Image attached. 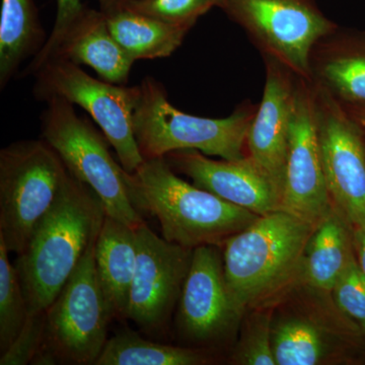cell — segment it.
<instances>
[{"label":"cell","mask_w":365,"mask_h":365,"mask_svg":"<svg viewBox=\"0 0 365 365\" xmlns=\"http://www.w3.org/2000/svg\"><path fill=\"white\" fill-rule=\"evenodd\" d=\"M105 217L95 192L69 173L56 203L14 264L30 314L51 306L97 240Z\"/></svg>","instance_id":"1"},{"label":"cell","mask_w":365,"mask_h":365,"mask_svg":"<svg viewBox=\"0 0 365 365\" xmlns=\"http://www.w3.org/2000/svg\"><path fill=\"white\" fill-rule=\"evenodd\" d=\"M126 182L137 210L155 216L163 239L185 248L205 245L222 248L228 237L259 217L184 181L165 158L144 160L135 172L126 173Z\"/></svg>","instance_id":"2"},{"label":"cell","mask_w":365,"mask_h":365,"mask_svg":"<svg viewBox=\"0 0 365 365\" xmlns=\"http://www.w3.org/2000/svg\"><path fill=\"white\" fill-rule=\"evenodd\" d=\"M316 227L279 209L228 237L222 246L223 270L241 313L277 294L302 272L304 251Z\"/></svg>","instance_id":"3"},{"label":"cell","mask_w":365,"mask_h":365,"mask_svg":"<svg viewBox=\"0 0 365 365\" xmlns=\"http://www.w3.org/2000/svg\"><path fill=\"white\" fill-rule=\"evenodd\" d=\"M139 91L133 131L144 160L188 150L227 160L247 157V137L257 111L253 106H242L225 118L200 117L170 104L167 91L155 78H144Z\"/></svg>","instance_id":"4"},{"label":"cell","mask_w":365,"mask_h":365,"mask_svg":"<svg viewBox=\"0 0 365 365\" xmlns=\"http://www.w3.org/2000/svg\"><path fill=\"white\" fill-rule=\"evenodd\" d=\"M42 139L58 153L72 176L95 192L106 215L137 228L145 222L129 195L126 170L112 157L109 141L74 105L61 98L46 101Z\"/></svg>","instance_id":"5"},{"label":"cell","mask_w":365,"mask_h":365,"mask_svg":"<svg viewBox=\"0 0 365 365\" xmlns=\"http://www.w3.org/2000/svg\"><path fill=\"white\" fill-rule=\"evenodd\" d=\"M69 177L44 139L21 140L0 151V239L9 253H23L51 210Z\"/></svg>","instance_id":"6"},{"label":"cell","mask_w":365,"mask_h":365,"mask_svg":"<svg viewBox=\"0 0 365 365\" xmlns=\"http://www.w3.org/2000/svg\"><path fill=\"white\" fill-rule=\"evenodd\" d=\"M96 242L46 309L44 341L32 364L96 365L102 354L113 317L98 282Z\"/></svg>","instance_id":"7"},{"label":"cell","mask_w":365,"mask_h":365,"mask_svg":"<svg viewBox=\"0 0 365 365\" xmlns=\"http://www.w3.org/2000/svg\"><path fill=\"white\" fill-rule=\"evenodd\" d=\"M222 11L241 26L263 58L312 81L314 46L337 30L317 0H225Z\"/></svg>","instance_id":"8"},{"label":"cell","mask_w":365,"mask_h":365,"mask_svg":"<svg viewBox=\"0 0 365 365\" xmlns=\"http://www.w3.org/2000/svg\"><path fill=\"white\" fill-rule=\"evenodd\" d=\"M34 93L39 101L57 97L83 108L116 151L123 169L134 173L144 158L133 131L139 86H126L91 78L71 60L55 57L34 74Z\"/></svg>","instance_id":"9"},{"label":"cell","mask_w":365,"mask_h":365,"mask_svg":"<svg viewBox=\"0 0 365 365\" xmlns=\"http://www.w3.org/2000/svg\"><path fill=\"white\" fill-rule=\"evenodd\" d=\"M314 86L319 145L331 200L352 228L361 227L365 225V132L342 102L318 83Z\"/></svg>","instance_id":"10"},{"label":"cell","mask_w":365,"mask_h":365,"mask_svg":"<svg viewBox=\"0 0 365 365\" xmlns=\"http://www.w3.org/2000/svg\"><path fill=\"white\" fill-rule=\"evenodd\" d=\"M333 206L319 145L314 83L297 78L281 209L318 225Z\"/></svg>","instance_id":"11"},{"label":"cell","mask_w":365,"mask_h":365,"mask_svg":"<svg viewBox=\"0 0 365 365\" xmlns=\"http://www.w3.org/2000/svg\"><path fill=\"white\" fill-rule=\"evenodd\" d=\"M135 230L137 263L127 319L146 335L160 336L179 302L193 250L162 239L146 222Z\"/></svg>","instance_id":"12"},{"label":"cell","mask_w":365,"mask_h":365,"mask_svg":"<svg viewBox=\"0 0 365 365\" xmlns=\"http://www.w3.org/2000/svg\"><path fill=\"white\" fill-rule=\"evenodd\" d=\"M220 247L193 250L178 311L180 331L189 340L215 342L227 337L241 319L225 281Z\"/></svg>","instance_id":"13"},{"label":"cell","mask_w":365,"mask_h":365,"mask_svg":"<svg viewBox=\"0 0 365 365\" xmlns=\"http://www.w3.org/2000/svg\"><path fill=\"white\" fill-rule=\"evenodd\" d=\"M165 160L199 188L261 216L281 209V194L249 155L215 160L198 150L173 151Z\"/></svg>","instance_id":"14"},{"label":"cell","mask_w":365,"mask_h":365,"mask_svg":"<svg viewBox=\"0 0 365 365\" xmlns=\"http://www.w3.org/2000/svg\"><path fill=\"white\" fill-rule=\"evenodd\" d=\"M265 85L247 137L249 157L273 182L282 198L292 101L297 76L265 57Z\"/></svg>","instance_id":"15"},{"label":"cell","mask_w":365,"mask_h":365,"mask_svg":"<svg viewBox=\"0 0 365 365\" xmlns=\"http://www.w3.org/2000/svg\"><path fill=\"white\" fill-rule=\"evenodd\" d=\"M312 81L345 105L365 104V31L342 29L314 46Z\"/></svg>","instance_id":"16"},{"label":"cell","mask_w":365,"mask_h":365,"mask_svg":"<svg viewBox=\"0 0 365 365\" xmlns=\"http://www.w3.org/2000/svg\"><path fill=\"white\" fill-rule=\"evenodd\" d=\"M55 57L90 66L103 81L119 86L128 83L135 62L115 39L106 14L88 7L69 29Z\"/></svg>","instance_id":"17"},{"label":"cell","mask_w":365,"mask_h":365,"mask_svg":"<svg viewBox=\"0 0 365 365\" xmlns=\"http://www.w3.org/2000/svg\"><path fill=\"white\" fill-rule=\"evenodd\" d=\"M136 228L106 215L95 246L96 269L113 319H127L137 263Z\"/></svg>","instance_id":"18"},{"label":"cell","mask_w":365,"mask_h":365,"mask_svg":"<svg viewBox=\"0 0 365 365\" xmlns=\"http://www.w3.org/2000/svg\"><path fill=\"white\" fill-rule=\"evenodd\" d=\"M355 258L351 225L334 205L309 237L302 262V276L312 287L332 292Z\"/></svg>","instance_id":"19"},{"label":"cell","mask_w":365,"mask_h":365,"mask_svg":"<svg viewBox=\"0 0 365 365\" xmlns=\"http://www.w3.org/2000/svg\"><path fill=\"white\" fill-rule=\"evenodd\" d=\"M46 34L34 0H1L0 88L4 90L26 59L45 45Z\"/></svg>","instance_id":"20"},{"label":"cell","mask_w":365,"mask_h":365,"mask_svg":"<svg viewBox=\"0 0 365 365\" xmlns=\"http://www.w3.org/2000/svg\"><path fill=\"white\" fill-rule=\"evenodd\" d=\"M105 14L115 39L134 61L170 56L191 30L155 20L126 7Z\"/></svg>","instance_id":"21"},{"label":"cell","mask_w":365,"mask_h":365,"mask_svg":"<svg viewBox=\"0 0 365 365\" xmlns=\"http://www.w3.org/2000/svg\"><path fill=\"white\" fill-rule=\"evenodd\" d=\"M211 360L206 350L163 344L123 331L108 339L96 365H203Z\"/></svg>","instance_id":"22"},{"label":"cell","mask_w":365,"mask_h":365,"mask_svg":"<svg viewBox=\"0 0 365 365\" xmlns=\"http://www.w3.org/2000/svg\"><path fill=\"white\" fill-rule=\"evenodd\" d=\"M272 346L276 365H314L327 355L321 331L299 319L281 322L272 329Z\"/></svg>","instance_id":"23"},{"label":"cell","mask_w":365,"mask_h":365,"mask_svg":"<svg viewBox=\"0 0 365 365\" xmlns=\"http://www.w3.org/2000/svg\"><path fill=\"white\" fill-rule=\"evenodd\" d=\"M0 239V353L4 354L19 337L29 318V306L16 266Z\"/></svg>","instance_id":"24"},{"label":"cell","mask_w":365,"mask_h":365,"mask_svg":"<svg viewBox=\"0 0 365 365\" xmlns=\"http://www.w3.org/2000/svg\"><path fill=\"white\" fill-rule=\"evenodd\" d=\"M121 7L155 20L192 29L213 6L210 0H127Z\"/></svg>","instance_id":"25"},{"label":"cell","mask_w":365,"mask_h":365,"mask_svg":"<svg viewBox=\"0 0 365 365\" xmlns=\"http://www.w3.org/2000/svg\"><path fill=\"white\" fill-rule=\"evenodd\" d=\"M336 306L365 336V279L357 258L352 260L332 289Z\"/></svg>","instance_id":"26"},{"label":"cell","mask_w":365,"mask_h":365,"mask_svg":"<svg viewBox=\"0 0 365 365\" xmlns=\"http://www.w3.org/2000/svg\"><path fill=\"white\" fill-rule=\"evenodd\" d=\"M235 364L276 365L272 346V329L267 316L256 317L235 350Z\"/></svg>","instance_id":"27"},{"label":"cell","mask_w":365,"mask_h":365,"mask_svg":"<svg viewBox=\"0 0 365 365\" xmlns=\"http://www.w3.org/2000/svg\"><path fill=\"white\" fill-rule=\"evenodd\" d=\"M86 9L83 0H57L56 20L53 26L52 32L41 51L29 63L23 76H34L46 61L54 56L69 29Z\"/></svg>","instance_id":"28"},{"label":"cell","mask_w":365,"mask_h":365,"mask_svg":"<svg viewBox=\"0 0 365 365\" xmlns=\"http://www.w3.org/2000/svg\"><path fill=\"white\" fill-rule=\"evenodd\" d=\"M45 312L29 314L19 337L0 357V365L32 364L42 349L44 341Z\"/></svg>","instance_id":"29"},{"label":"cell","mask_w":365,"mask_h":365,"mask_svg":"<svg viewBox=\"0 0 365 365\" xmlns=\"http://www.w3.org/2000/svg\"><path fill=\"white\" fill-rule=\"evenodd\" d=\"M353 240L357 262L365 279V225L353 228Z\"/></svg>","instance_id":"30"},{"label":"cell","mask_w":365,"mask_h":365,"mask_svg":"<svg viewBox=\"0 0 365 365\" xmlns=\"http://www.w3.org/2000/svg\"><path fill=\"white\" fill-rule=\"evenodd\" d=\"M345 105V104H344ZM348 112L354 118L355 121L365 132V104L364 105H345Z\"/></svg>","instance_id":"31"},{"label":"cell","mask_w":365,"mask_h":365,"mask_svg":"<svg viewBox=\"0 0 365 365\" xmlns=\"http://www.w3.org/2000/svg\"><path fill=\"white\" fill-rule=\"evenodd\" d=\"M100 9L104 14L111 13L120 9L127 0H98Z\"/></svg>","instance_id":"32"},{"label":"cell","mask_w":365,"mask_h":365,"mask_svg":"<svg viewBox=\"0 0 365 365\" xmlns=\"http://www.w3.org/2000/svg\"><path fill=\"white\" fill-rule=\"evenodd\" d=\"M210 1L212 2L213 6L218 7V9L222 11L223 6H225V0H210Z\"/></svg>","instance_id":"33"}]
</instances>
